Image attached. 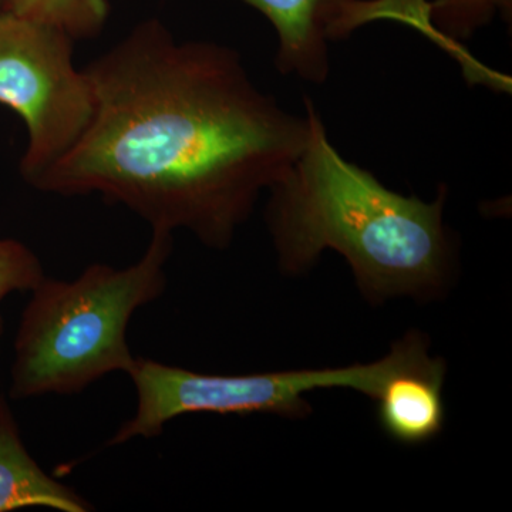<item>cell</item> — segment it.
<instances>
[{
    "label": "cell",
    "mask_w": 512,
    "mask_h": 512,
    "mask_svg": "<svg viewBox=\"0 0 512 512\" xmlns=\"http://www.w3.org/2000/svg\"><path fill=\"white\" fill-rule=\"evenodd\" d=\"M84 72L92 121L33 187L99 194L153 229H185L210 248L232 244L308 143V114L262 92L238 52L180 42L158 19L141 22Z\"/></svg>",
    "instance_id": "6da1fadb"
},
{
    "label": "cell",
    "mask_w": 512,
    "mask_h": 512,
    "mask_svg": "<svg viewBox=\"0 0 512 512\" xmlns=\"http://www.w3.org/2000/svg\"><path fill=\"white\" fill-rule=\"evenodd\" d=\"M305 113V150L268 190L266 222L282 271L301 274L330 249L348 261L370 302L446 291L454 268L447 188L431 202L389 190L336 150L311 99Z\"/></svg>",
    "instance_id": "7a4b0ae2"
},
{
    "label": "cell",
    "mask_w": 512,
    "mask_h": 512,
    "mask_svg": "<svg viewBox=\"0 0 512 512\" xmlns=\"http://www.w3.org/2000/svg\"><path fill=\"white\" fill-rule=\"evenodd\" d=\"M171 252L173 232L153 229L134 265H90L72 282L45 276L20 320L10 396L77 394L109 373L128 375L136 363L128 323L163 295Z\"/></svg>",
    "instance_id": "3957f363"
},
{
    "label": "cell",
    "mask_w": 512,
    "mask_h": 512,
    "mask_svg": "<svg viewBox=\"0 0 512 512\" xmlns=\"http://www.w3.org/2000/svg\"><path fill=\"white\" fill-rule=\"evenodd\" d=\"M396 362L397 353L392 348L383 359L366 365L221 376L136 357L128 372L137 390L136 414L107 446H119L136 437L153 439L163 433L168 421L190 413H268L299 419L311 413L306 394L319 389H353L373 399Z\"/></svg>",
    "instance_id": "277c9868"
},
{
    "label": "cell",
    "mask_w": 512,
    "mask_h": 512,
    "mask_svg": "<svg viewBox=\"0 0 512 512\" xmlns=\"http://www.w3.org/2000/svg\"><path fill=\"white\" fill-rule=\"evenodd\" d=\"M62 30L0 10V104L28 130L20 173L30 185L83 136L94 113L92 83Z\"/></svg>",
    "instance_id": "5b68a950"
},
{
    "label": "cell",
    "mask_w": 512,
    "mask_h": 512,
    "mask_svg": "<svg viewBox=\"0 0 512 512\" xmlns=\"http://www.w3.org/2000/svg\"><path fill=\"white\" fill-rule=\"evenodd\" d=\"M399 360L373 397L384 433L406 446L436 439L446 421V365L429 352L426 336L407 333L397 342Z\"/></svg>",
    "instance_id": "8992f818"
},
{
    "label": "cell",
    "mask_w": 512,
    "mask_h": 512,
    "mask_svg": "<svg viewBox=\"0 0 512 512\" xmlns=\"http://www.w3.org/2000/svg\"><path fill=\"white\" fill-rule=\"evenodd\" d=\"M264 15L278 37L279 72L323 84L329 43L346 39L362 22V0H241Z\"/></svg>",
    "instance_id": "52a82bcc"
},
{
    "label": "cell",
    "mask_w": 512,
    "mask_h": 512,
    "mask_svg": "<svg viewBox=\"0 0 512 512\" xmlns=\"http://www.w3.org/2000/svg\"><path fill=\"white\" fill-rule=\"evenodd\" d=\"M29 507L63 512L93 510L82 495L37 466L23 444L8 402L0 396V512Z\"/></svg>",
    "instance_id": "ba28073f"
},
{
    "label": "cell",
    "mask_w": 512,
    "mask_h": 512,
    "mask_svg": "<svg viewBox=\"0 0 512 512\" xmlns=\"http://www.w3.org/2000/svg\"><path fill=\"white\" fill-rule=\"evenodd\" d=\"M2 10L62 30L76 40L94 39L106 26L109 0H0Z\"/></svg>",
    "instance_id": "9c48e42d"
},
{
    "label": "cell",
    "mask_w": 512,
    "mask_h": 512,
    "mask_svg": "<svg viewBox=\"0 0 512 512\" xmlns=\"http://www.w3.org/2000/svg\"><path fill=\"white\" fill-rule=\"evenodd\" d=\"M45 278L35 252L15 239H0V303L12 292L33 291ZM3 319L0 316V339Z\"/></svg>",
    "instance_id": "30bf717a"
},
{
    "label": "cell",
    "mask_w": 512,
    "mask_h": 512,
    "mask_svg": "<svg viewBox=\"0 0 512 512\" xmlns=\"http://www.w3.org/2000/svg\"><path fill=\"white\" fill-rule=\"evenodd\" d=\"M0 10H2V2H0Z\"/></svg>",
    "instance_id": "8fae6325"
}]
</instances>
